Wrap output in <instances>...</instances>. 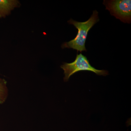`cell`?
Listing matches in <instances>:
<instances>
[{
    "label": "cell",
    "instance_id": "obj_1",
    "mask_svg": "<svg viewBox=\"0 0 131 131\" xmlns=\"http://www.w3.org/2000/svg\"><path fill=\"white\" fill-rule=\"evenodd\" d=\"M98 13L94 10L93 14L88 20L84 22H79L71 19L68 22L73 25L78 30V33L75 37L69 42L64 43L62 47L64 48H71L80 52L86 51L85 47V42L86 40L88 33L90 29L100 20L98 16Z\"/></svg>",
    "mask_w": 131,
    "mask_h": 131
},
{
    "label": "cell",
    "instance_id": "obj_2",
    "mask_svg": "<svg viewBox=\"0 0 131 131\" xmlns=\"http://www.w3.org/2000/svg\"><path fill=\"white\" fill-rule=\"evenodd\" d=\"M64 71V81L67 82L72 75L82 71H88L95 73L98 75L106 76L108 74L107 71L96 69L90 64L89 61L86 56L81 53L77 54L75 59L70 63H65L61 66Z\"/></svg>",
    "mask_w": 131,
    "mask_h": 131
},
{
    "label": "cell",
    "instance_id": "obj_3",
    "mask_svg": "<svg viewBox=\"0 0 131 131\" xmlns=\"http://www.w3.org/2000/svg\"><path fill=\"white\" fill-rule=\"evenodd\" d=\"M103 4L111 15L124 23L130 24L131 0H105Z\"/></svg>",
    "mask_w": 131,
    "mask_h": 131
},
{
    "label": "cell",
    "instance_id": "obj_4",
    "mask_svg": "<svg viewBox=\"0 0 131 131\" xmlns=\"http://www.w3.org/2000/svg\"><path fill=\"white\" fill-rule=\"evenodd\" d=\"M19 5L18 1L0 0V18H5L10 14L11 11Z\"/></svg>",
    "mask_w": 131,
    "mask_h": 131
},
{
    "label": "cell",
    "instance_id": "obj_5",
    "mask_svg": "<svg viewBox=\"0 0 131 131\" xmlns=\"http://www.w3.org/2000/svg\"><path fill=\"white\" fill-rule=\"evenodd\" d=\"M8 96V89L7 81L4 79L0 78V104H3Z\"/></svg>",
    "mask_w": 131,
    "mask_h": 131
}]
</instances>
